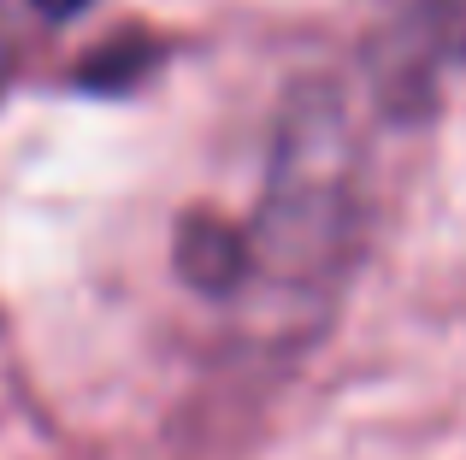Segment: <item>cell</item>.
<instances>
[{
	"instance_id": "6da1fadb",
	"label": "cell",
	"mask_w": 466,
	"mask_h": 460,
	"mask_svg": "<svg viewBox=\"0 0 466 460\" xmlns=\"http://www.w3.org/2000/svg\"><path fill=\"white\" fill-rule=\"evenodd\" d=\"M35 6H42L47 18H71V12H83L89 0H35Z\"/></svg>"
},
{
	"instance_id": "7a4b0ae2",
	"label": "cell",
	"mask_w": 466,
	"mask_h": 460,
	"mask_svg": "<svg viewBox=\"0 0 466 460\" xmlns=\"http://www.w3.org/2000/svg\"><path fill=\"white\" fill-rule=\"evenodd\" d=\"M0 65H6V24H0Z\"/></svg>"
}]
</instances>
